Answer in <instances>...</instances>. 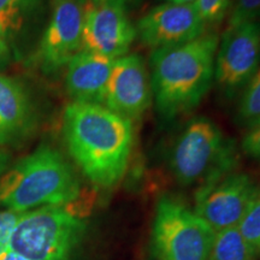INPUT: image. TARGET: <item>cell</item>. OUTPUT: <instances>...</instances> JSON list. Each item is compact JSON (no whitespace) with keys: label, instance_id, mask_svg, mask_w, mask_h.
Returning <instances> with one entry per match:
<instances>
[{"label":"cell","instance_id":"cell-1","mask_svg":"<svg viewBox=\"0 0 260 260\" xmlns=\"http://www.w3.org/2000/svg\"><path fill=\"white\" fill-rule=\"evenodd\" d=\"M69 153L94 186L111 188L128 168L134 129L128 118L104 105L73 102L63 116Z\"/></svg>","mask_w":260,"mask_h":260},{"label":"cell","instance_id":"cell-2","mask_svg":"<svg viewBox=\"0 0 260 260\" xmlns=\"http://www.w3.org/2000/svg\"><path fill=\"white\" fill-rule=\"evenodd\" d=\"M218 44L210 34L153 51L151 84L159 115L171 119L199 105L213 82Z\"/></svg>","mask_w":260,"mask_h":260},{"label":"cell","instance_id":"cell-3","mask_svg":"<svg viewBox=\"0 0 260 260\" xmlns=\"http://www.w3.org/2000/svg\"><path fill=\"white\" fill-rule=\"evenodd\" d=\"M80 193L76 172L50 146H40L0 177V206L18 212L71 204L79 200Z\"/></svg>","mask_w":260,"mask_h":260},{"label":"cell","instance_id":"cell-4","mask_svg":"<svg viewBox=\"0 0 260 260\" xmlns=\"http://www.w3.org/2000/svg\"><path fill=\"white\" fill-rule=\"evenodd\" d=\"M87 222L77 200L27 211L15 228L11 251L30 260H69L82 241Z\"/></svg>","mask_w":260,"mask_h":260},{"label":"cell","instance_id":"cell-5","mask_svg":"<svg viewBox=\"0 0 260 260\" xmlns=\"http://www.w3.org/2000/svg\"><path fill=\"white\" fill-rule=\"evenodd\" d=\"M236 162L235 145L219 126L205 117L194 118L178 136L170 167L183 186L207 182L232 171Z\"/></svg>","mask_w":260,"mask_h":260},{"label":"cell","instance_id":"cell-6","mask_svg":"<svg viewBox=\"0 0 260 260\" xmlns=\"http://www.w3.org/2000/svg\"><path fill=\"white\" fill-rule=\"evenodd\" d=\"M213 236V230L183 204L159 200L153 224L158 260H210Z\"/></svg>","mask_w":260,"mask_h":260},{"label":"cell","instance_id":"cell-7","mask_svg":"<svg viewBox=\"0 0 260 260\" xmlns=\"http://www.w3.org/2000/svg\"><path fill=\"white\" fill-rule=\"evenodd\" d=\"M259 193L251 177L229 172L200 187L194 212L213 233L236 228Z\"/></svg>","mask_w":260,"mask_h":260},{"label":"cell","instance_id":"cell-8","mask_svg":"<svg viewBox=\"0 0 260 260\" xmlns=\"http://www.w3.org/2000/svg\"><path fill=\"white\" fill-rule=\"evenodd\" d=\"M260 65V23L228 27L218 44L214 79L220 90L232 96L245 87Z\"/></svg>","mask_w":260,"mask_h":260},{"label":"cell","instance_id":"cell-9","mask_svg":"<svg viewBox=\"0 0 260 260\" xmlns=\"http://www.w3.org/2000/svg\"><path fill=\"white\" fill-rule=\"evenodd\" d=\"M83 16L81 0H54L50 23L34 56L44 73L61 69L82 50Z\"/></svg>","mask_w":260,"mask_h":260},{"label":"cell","instance_id":"cell-10","mask_svg":"<svg viewBox=\"0 0 260 260\" xmlns=\"http://www.w3.org/2000/svg\"><path fill=\"white\" fill-rule=\"evenodd\" d=\"M135 37L126 0H102L84 9L82 50L117 59L125 56Z\"/></svg>","mask_w":260,"mask_h":260},{"label":"cell","instance_id":"cell-11","mask_svg":"<svg viewBox=\"0 0 260 260\" xmlns=\"http://www.w3.org/2000/svg\"><path fill=\"white\" fill-rule=\"evenodd\" d=\"M206 23L194 4H162L139 19L136 35L154 50L187 44L203 37Z\"/></svg>","mask_w":260,"mask_h":260},{"label":"cell","instance_id":"cell-12","mask_svg":"<svg viewBox=\"0 0 260 260\" xmlns=\"http://www.w3.org/2000/svg\"><path fill=\"white\" fill-rule=\"evenodd\" d=\"M153 93L145 61L138 54L117 58L107 83L105 105L129 121L144 115Z\"/></svg>","mask_w":260,"mask_h":260},{"label":"cell","instance_id":"cell-13","mask_svg":"<svg viewBox=\"0 0 260 260\" xmlns=\"http://www.w3.org/2000/svg\"><path fill=\"white\" fill-rule=\"evenodd\" d=\"M116 59L81 50L68 63L65 86L75 103H105L107 83Z\"/></svg>","mask_w":260,"mask_h":260},{"label":"cell","instance_id":"cell-14","mask_svg":"<svg viewBox=\"0 0 260 260\" xmlns=\"http://www.w3.org/2000/svg\"><path fill=\"white\" fill-rule=\"evenodd\" d=\"M0 117L16 138L28 135L35 125V110L24 87L0 75Z\"/></svg>","mask_w":260,"mask_h":260},{"label":"cell","instance_id":"cell-15","mask_svg":"<svg viewBox=\"0 0 260 260\" xmlns=\"http://www.w3.org/2000/svg\"><path fill=\"white\" fill-rule=\"evenodd\" d=\"M42 0H0V35L14 41L37 14Z\"/></svg>","mask_w":260,"mask_h":260},{"label":"cell","instance_id":"cell-16","mask_svg":"<svg viewBox=\"0 0 260 260\" xmlns=\"http://www.w3.org/2000/svg\"><path fill=\"white\" fill-rule=\"evenodd\" d=\"M255 256L237 226L214 233L210 260H254Z\"/></svg>","mask_w":260,"mask_h":260},{"label":"cell","instance_id":"cell-17","mask_svg":"<svg viewBox=\"0 0 260 260\" xmlns=\"http://www.w3.org/2000/svg\"><path fill=\"white\" fill-rule=\"evenodd\" d=\"M237 116L239 121L248 128L260 124V65L245 86Z\"/></svg>","mask_w":260,"mask_h":260},{"label":"cell","instance_id":"cell-18","mask_svg":"<svg viewBox=\"0 0 260 260\" xmlns=\"http://www.w3.org/2000/svg\"><path fill=\"white\" fill-rule=\"evenodd\" d=\"M240 234L255 255L260 254V193L249 205L237 225Z\"/></svg>","mask_w":260,"mask_h":260},{"label":"cell","instance_id":"cell-19","mask_svg":"<svg viewBox=\"0 0 260 260\" xmlns=\"http://www.w3.org/2000/svg\"><path fill=\"white\" fill-rule=\"evenodd\" d=\"M260 0H236L229 18L228 27H236L243 23L259 22Z\"/></svg>","mask_w":260,"mask_h":260},{"label":"cell","instance_id":"cell-20","mask_svg":"<svg viewBox=\"0 0 260 260\" xmlns=\"http://www.w3.org/2000/svg\"><path fill=\"white\" fill-rule=\"evenodd\" d=\"M23 213L8 209L0 210V255L11 249L10 246L15 228Z\"/></svg>","mask_w":260,"mask_h":260},{"label":"cell","instance_id":"cell-21","mask_svg":"<svg viewBox=\"0 0 260 260\" xmlns=\"http://www.w3.org/2000/svg\"><path fill=\"white\" fill-rule=\"evenodd\" d=\"M230 0H197L195 6L205 23L218 22L225 15Z\"/></svg>","mask_w":260,"mask_h":260},{"label":"cell","instance_id":"cell-22","mask_svg":"<svg viewBox=\"0 0 260 260\" xmlns=\"http://www.w3.org/2000/svg\"><path fill=\"white\" fill-rule=\"evenodd\" d=\"M242 148L246 154L260 161V124L253 126L242 141Z\"/></svg>","mask_w":260,"mask_h":260},{"label":"cell","instance_id":"cell-23","mask_svg":"<svg viewBox=\"0 0 260 260\" xmlns=\"http://www.w3.org/2000/svg\"><path fill=\"white\" fill-rule=\"evenodd\" d=\"M14 139H16V136L12 134L11 130L9 129V126L5 124V122L0 117V146L10 144Z\"/></svg>","mask_w":260,"mask_h":260},{"label":"cell","instance_id":"cell-24","mask_svg":"<svg viewBox=\"0 0 260 260\" xmlns=\"http://www.w3.org/2000/svg\"><path fill=\"white\" fill-rule=\"evenodd\" d=\"M10 54L11 53H10L9 44L2 38V35H0V65L9 60Z\"/></svg>","mask_w":260,"mask_h":260},{"label":"cell","instance_id":"cell-25","mask_svg":"<svg viewBox=\"0 0 260 260\" xmlns=\"http://www.w3.org/2000/svg\"><path fill=\"white\" fill-rule=\"evenodd\" d=\"M9 161H10V154L4 149L0 148V177L3 176V174L8 170L9 168Z\"/></svg>","mask_w":260,"mask_h":260},{"label":"cell","instance_id":"cell-26","mask_svg":"<svg viewBox=\"0 0 260 260\" xmlns=\"http://www.w3.org/2000/svg\"><path fill=\"white\" fill-rule=\"evenodd\" d=\"M0 260H30V259H27L24 258V256L17 254V253H15L14 251H8L6 253H4L3 255H0Z\"/></svg>","mask_w":260,"mask_h":260},{"label":"cell","instance_id":"cell-27","mask_svg":"<svg viewBox=\"0 0 260 260\" xmlns=\"http://www.w3.org/2000/svg\"><path fill=\"white\" fill-rule=\"evenodd\" d=\"M170 4H178V5H186V4H195L197 0H167Z\"/></svg>","mask_w":260,"mask_h":260}]
</instances>
